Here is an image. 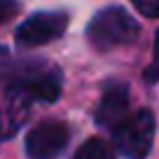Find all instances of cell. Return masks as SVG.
I'll return each instance as SVG.
<instances>
[{
  "instance_id": "11",
  "label": "cell",
  "mask_w": 159,
  "mask_h": 159,
  "mask_svg": "<svg viewBox=\"0 0 159 159\" xmlns=\"http://www.w3.org/2000/svg\"><path fill=\"white\" fill-rule=\"evenodd\" d=\"M19 12V0H0V24L10 21Z\"/></svg>"
},
{
  "instance_id": "8",
  "label": "cell",
  "mask_w": 159,
  "mask_h": 159,
  "mask_svg": "<svg viewBox=\"0 0 159 159\" xmlns=\"http://www.w3.org/2000/svg\"><path fill=\"white\" fill-rule=\"evenodd\" d=\"M73 159H117L115 154V145L108 143L105 138H89L75 150Z\"/></svg>"
},
{
  "instance_id": "7",
  "label": "cell",
  "mask_w": 159,
  "mask_h": 159,
  "mask_svg": "<svg viewBox=\"0 0 159 159\" xmlns=\"http://www.w3.org/2000/svg\"><path fill=\"white\" fill-rule=\"evenodd\" d=\"M28 108H30V98L7 91V101L0 108V140L12 138L21 129V124L28 119Z\"/></svg>"
},
{
  "instance_id": "10",
  "label": "cell",
  "mask_w": 159,
  "mask_h": 159,
  "mask_svg": "<svg viewBox=\"0 0 159 159\" xmlns=\"http://www.w3.org/2000/svg\"><path fill=\"white\" fill-rule=\"evenodd\" d=\"M131 5L138 10V14L148 19H159V0H131Z\"/></svg>"
},
{
  "instance_id": "6",
  "label": "cell",
  "mask_w": 159,
  "mask_h": 159,
  "mask_svg": "<svg viewBox=\"0 0 159 159\" xmlns=\"http://www.w3.org/2000/svg\"><path fill=\"white\" fill-rule=\"evenodd\" d=\"M126 115H129V87L119 80H110L103 87V94H101L98 108L94 115L96 124L115 129Z\"/></svg>"
},
{
  "instance_id": "5",
  "label": "cell",
  "mask_w": 159,
  "mask_h": 159,
  "mask_svg": "<svg viewBox=\"0 0 159 159\" xmlns=\"http://www.w3.org/2000/svg\"><path fill=\"white\" fill-rule=\"evenodd\" d=\"M70 131L63 122H42L26 136V154L30 159H56L68 145Z\"/></svg>"
},
{
  "instance_id": "9",
  "label": "cell",
  "mask_w": 159,
  "mask_h": 159,
  "mask_svg": "<svg viewBox=\"0 0 159 159\" xmlns=\"http://www.w3.org/2000/svg\"><path fill=\"white\" fill-rule=\"evenodd\" d=\"M143 82H148V84H157L159 82V30H157V35H154L152 61H150V66L143 70Z\"/></svg>"
},
{
  "instance_id": "1",
  "label": "cell",
  "mask_w": 159,
  "mask_h": 159,
  "mask_svg": "<svg viewBox=\"0 0 159 159\" xmlns=\"http://www.w3.org/2000/svg\"><path fill=\"white\" fill-rule=\"evenodd\" d=\"M61 84H63L61 70L42 61L14 63V68L7 73V91L21 94L30 101L54 103L61 96Z\"/></svg>"
},
{
  "instance_id": "3",
  "label": "cell",
  "mask_w": 159,
  "mask_h": 159,
  "mask_svg": "<svg viewBox=\"0 0 159 159\" xmlns=\"http://www.w3.org/2000/svg\"><path fill=\"white\" fill-rule=\"evenodd\" d=\"M157 134V119L150 110L140 108L136 112L126 115L122 122L112 129L115 148L126 159H148Z\"/></svg>"
},
{
  "instance_id": "4",
  "label": "cell",
  "mask_w": 159,
  "mask_h": 159,
  "mask_svg": "<svg viewBox=\"0 0 159 159\" xmlns=\"http://www.w3.org/2000/svg\"><path fill=\"white\" fill-rule=\"evenodd\" d=\"M66 28H68L66 12H38L19 24L14 40L24 49H33V47H42L59 40L66 33Z\"/></svg>"
},
{
  "instance_id": "2",
  "label": "cell",
  "mask_w": 159,
  "mask_h": 159,
  "mask_svg": "<svg viewBox=\"0 0 159 159\" xmlns=\"http://www.w3.org/2000/svg\"><path fill=\"white\" fill-rule=\"evenodd\" d=\"M140 28L136 19L124 10V7H105L96 12L94 19L87 26V40L96 52H112L117 47L131 45L138 38Z\"/></svg>"
}]
</instances>
